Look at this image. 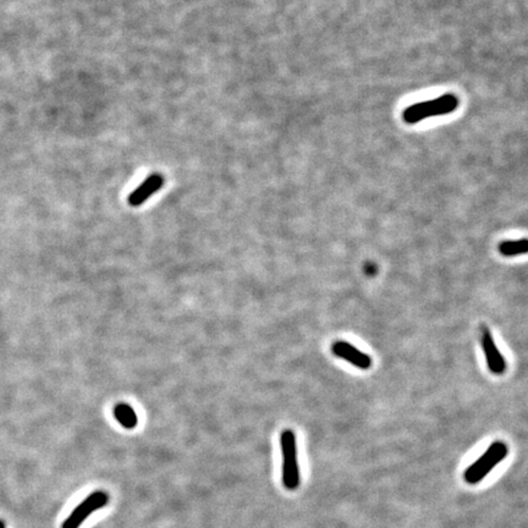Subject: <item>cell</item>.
I'll use <instances>...</instances> for the list:
<instances>
[{
  "label": "cell",
  "instance_id": "6da1fadb",
  "mask_svg": "<svg viewBox=\"0 0 528 528\" xmlns=\"http://www.w3.org/2000/svg\"><path fill=\"white\" fill-rule=\"evenodd\" d=\"M460 101L455 95H443L432 101L419 102L408 106L403 111V120L408 125H415L417 123L433 118L452 114L457 111Z\"/></svg>",
  "mask_w": 528,
  "mask_h": 528
},
{
  "label": "cell",
  "instance_id": "7a4b0ae2",
  "mask_svg": "<svg viewBox=\"0 0 528 528\" xmlns=\"http://www.w3.org/2000/svg\"><path fill=\"white\" fill-rule=\"evenodd\" d=\"M283 454V485L286 489H298L300 485V467L298 461V442L291 429H285L280 436Z\"/></svg>",
  "mask_w": 528,
  "mask_h": 528
},
{
  "label": "cell",
  "instance_id": "3957f363",
  "mask_svg": "<svg viewBox=\"0 0 528 528\" xmlns=\"http://www.w3.org/2000/svg\"><path fill=\"white\" fill-rule=\"evenodd\" d=\"M509 452L506 444L495 442L490 445L482 457L466 470L465 480L468 485H477L485 475L492 472L495 466L504 460Z\"/></svg>",
  "mask_w": 528,
  "mask_h": 528
},
{
  "label": "cell",
  "instance_id": "277c9868",
  "mask_svg": "<svg viewBox=\"0 0 528 528\" xmlns=\"http://www.w3.org/2000/svg\"><path fill=\"white\" fill-rule=\"evenodd\" d=\"M108 503H109V495L106 494V492L99 490V492L92 493L65 520L63 528H80L88 516H91L93 513L104 508Z\"/></svg>",
  "mask_w": 528,
  "mask_h": 528
},
{
  "label": "cell",
  "instance_id": "5b68a950",
  "mask_svg": "<svg viewBox=\"0 0 528 528\" xmlns=\"http://www.w3.org/2000/svg\"><path fill=\"white\" fill-rule=\"evenodd\" d=\"M482 347L485 351L487 366L493 375H504L506 370V362L504 356L501 355L499 349L496 347L492 331L487 327H483L482 331Z\"/></svg>",
  "mask_w": 528,
  "mask_h": 528
},
{
  "label": "cell",
  "instance_id": "8992f818",
  "mask_svg": "<svg viewBox=\"0 0 528 528\" xmlns=\"http://www.w3.org/2000/svg\"><path fill=\"white\" fill-rule=\"evenodd\" d=\"M331 351L334 355L347 361L349 363L360 370H370L372 367V359L370 356L359 350L356 346L351 345L347 341H335L331 346Z\"/></svg>",
  "mask_w": 528,
  "mask_h": 528
},
{
  "label": "cell",
  "instance_id": "52a82bcc",
  "mask_svg": "<svg viewBox=\"0 0 528 528\" xmlns=\"http://www.w3.org/2000/svg\"><path fill=\"white\" fill-rule=\"evenodd\" d=\"M164 178L162 174H152L139 185V188L131 193L129 196L130 206L139 207L147 201L153 193L159 191L163 186Z\"/></svg>",
  "mask_w": 528,
  "mask_h": 528
},
{
  "label": "cell",
  "instance_id": "ba28073f",
  "mask_svg": "<svg viewBox=\"0 0 528 528\" xmlns=\"http://www.w3.org/2000/svg\"><path fill=\"white\" fill-rule=\"evenodd\" d=\"M114 417L121 426L127 429H134L139 424V417L134 408L126 403H119L114 408Z\"/></svg>",
  "mask_w": 528,
  "mask_h": 528
},
{
  "label": "cell",
  "instance_id": "9c48e42d",
  "mask_svg": "<svg viewBox=\"0 0 528 528\" xmlns=\"http://www.w3.org/2000/svg\"><path fill=\"white\" fill-rule=\"evenodd\" d=\"M499 251L505 257H515V256L528 253V240L504 241L499 245Z\"/></svg>",
  "mask_w": 528,
  "mask_h": 528
},
{
  "label": "cell",
  "instance_id": "30bf717a",
  "mask_svg": "<svg viewBox=\"0 0 528 528\" xmlns=\"http://www.w3.org/2000/svg\"><path fill=\"white\" fill-rule=\"evenodd\" d=\"M0 528H5V524L1 521H0Z\"/></svg>",
  "mask_w": 528,
  "mask_h": 528
}]
</instances>
